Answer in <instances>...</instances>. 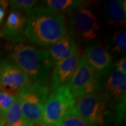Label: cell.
<instances>
[{
  "instance_id": "6da1fadb",
  "label": "cell",
  "mask_w": 126,
  "mask_h": 126,
  "mask_svg": "<svg viewBox=\"0 0 126 126\" xmlns=\"http://www.w3.org/2000/svg\"><path fill=\"white\" fill-rule=\"evenodd\" d=\"M23 35L32 44L49 47L67 34L64 15L47 7L37 6L26 13Z\"/></svg>"
},
{
  "instance_id": "7a4b0ae2",
  "label": "cell",
  "mask_w": 126,
  "mask_h": 126,
  "mask_svg": "<svg viewBox=\"0 0 126 126\" xmlns=\"http://www.w3.org/2000/svg\"><path fill=\"white\" fill-rule=\"evenodd\" d=\"M10 60L30 78L32 83H48V73L53 64L46 49L23 42L16 44L10 53Z\"/></svg>"
},
{
  "instance_id": "3957f363",
  "label": "cell",
  "mask_w": 126,
  "mask_h": 126,
  "mask_svg": "<svg viewBox=\"0 0 126 126\" xmlns=\"http://www.w3.org/2000/svg\"><path fill=\"white\" fill-rule=\"evenodd\" d=\"M49 90L48 83L34 82L28 88L18 94V98L25 122L32 126L43 123L44 107Z\"/></svg>"
},
{
  "instance_id": "277c9868",
  "label": "cell",
  "mask_w": 126,
  "mask_h": 126,
  "mask_svg": "<svg viewBox=\"0 0 126 126\" xmlns=\"http://www.w3.org/2000/svg\"><path fill=\"white\" fill-rule=\"evenodd\" d=\"M107 97L99 92L74 99V109L89 126L103 125L107 114Z\"/></svg>"
},
{
  "instance_id": "5b68a950",
  "label": "cell",
  "mask_w": 126,
  "mask_h": 126,
  "mask_svg": "<svg viewBox=\"0 0 126 126\" xmlns=\"http://www.w3.org/2000/svg\"><path fill=\"white\" fill-rule=\"evenodd\" d=\"M84 2V1H83ZM72 14L69 35L75 41H90L97 36L99 25L93 10L83 3Z\"/></svg>"
},
{
  "instance_id": "8992f818",
  "label": "cell",
  "mask_w": 126,
  "mask_h": 126,
  "mask_svg": "<svg viewBox=\"0 0 126 126\" xmlns=\"http://www.w3.org/2000/svg\"><path fill=\"white\" fill-rule=\"evenodd\" d=\"M74 108V98L64 86L52 90L46 101L43 123L55 126L65 115Z\"/></svg>"
},
{
  "instance_id": "52a82bcc",
  "label": "cell",
  "mask_w": 126,
  "mask_h": 126,
  "mask_svg": "<svg viewBox=\"0 0 126 126\" xmlns=\"http://www.w3.org/2000/svg\"><path fill=\"white\" fill-rule=\"evenodd\" d=\"M98 81V74L81 57L76 71L66 86L75 99L83 94L97 92Z\"/></svg>"
},
{
  "instance_id": "ba28073f",
  "label": "cell",
  "mask_w": 126,
  "mask_h": 126,
  "mask_svg": "<svg viewBox=\"0 0 126 126\" xmlns=\"http://www.w3.org/2000/svg\"><path fill=\"white\" fill-rule=\"evenodd\" d=\"M32 83L30 78L10 59L0 60V90L18 95Z\"/></svg>"
},
{
  "instance_id": "9c48e42d",
  "label": "cell",
  "mask_w": 126,
  "mask_h": 126,
  "mask_svg": "<svg viewBox=\"0 0 126 126\" xmlns=\"http://www.w3.org/2000/svg\"><path fill=\"white\" fill-rule=\"evenodd\" d=\"M99 76L97 91L107 98H111L118 102L126 98V75L110 69Z\"/></svg>"
},
{
  "instance_id": "30bf717a",
  "label": "cell",
  "mask_w": 126,
  "mask_h": 126,
  "mask_svg": "<svg viewBox=\"0 0 126 126\" xmlns=\"http://www.w3.org/2000/svg\"><path fill=\"white\" fill-rule=\"evenodd\" d=\"M81 58V51L78 50L71 56L55 64L51 73V91L67 84L76 71Z\"/></svg>"
},
{
  "instance_id": "8fae6325",
  "label": "cell",
  "mask_w": 126,
  "mask_h": 126,
  "mask_svg": "<svg viewBox=\"0 0 126 126\" xmlns=\"http://www.w3.org/2000/svg\"><path fill=\"white\" fill-rule=\"evenodd\" d=\"M83 58L98 75L107 72L112 66L110 52L98 41H93L87 46Z\"/></svg>"
},
{
  "instance_id": "7c38bea8",
  "label": "cell",
  "mask_w": 126,
  "mask_h": 126,
  "mask_svg": "<svg viewBox=\"0 0 126 126\" xmlns=\"http://www.w3.org/2000/svg\"><path fill=\"white\" fill-rule=\"evenodd\" d=\"M79 50L75 39L66 34L54 44L49 46L46 50L53 64L58 63L75 53Z\"/></svg>"
},
{
  "instance_id": "4fadbf2b",
  "label": "cell",
  "mask_w": 126,
  "mask_h": 126,
  "mask_svg": "<svg viewBox=\"0 0 126 126\" xmlns=\"http://www.w3.org/2000/svg\"><path fill=\"white\" fill-rule=\"evenodd\" d=\"M26 19L25 14L11 10L3 30L4 35L14 43H21L23 40Z\"/></svg>"
},
{
  "instance_id": "5bb4252c",
  "label": "cell",
  "mask_w": 126,
  "mask_h": 126,
  "mask_svg": "<svg viewBox=\"0 0 126 126\" xmlns=\"http://www.w3.org/2000/svg\"><path fill=\"white\" fill-rule=\"evenodd\" d=\"M104 14L107 23L112 26H126V0H110L104 8Z\"/></svg>"
},
{
  "instance_id": "9a60e30c",
  "label": "cell",
  "mask_w": 126,
  "mask_h": 126,
  "mask_svg": "<svg viewBox=\"0 0 126 126\" xmlns=\"http://www.w3.org/2000/svg\"><path fill=\"white\" fill-rule=\"evenodd\" d=\"M80 0H48L46 1V7L60 14H72L83 4Z\"/></svg>"
},
{
  "instance_id": "2e32d148",
  "label": "cell",
  "mask_w": 126,
  "mask_h": 126,
  "mask_svg": "<svg viewBox=\"0 0 126 126\" xmlns=\"http://www.w3.org/2000/svg\"><path fill=\"white\" fill-rule=\"evenodd\" d=\"M4 122V126H23L25 123L18 97L6 113Z\"/></svg>"
},
{
  "instance_id": "e0dca14e",
  "label": "cell",
  "mask_w": 126,
  "mask_h": 126,
  "mask_svg": "<svg viewBox=\"0 0 126 126\" xmlns=\"http://www.w3.org/2000/svg\"><path fill=\"white\" fill-rule=\"evenodd\" d=\"M109 48L116 54H124L126 53V30H118L113 33L109 41Z\"/></svg>"
},
{
  "instance_id": "ac0fdd59",
  "label": "cell",
  "mask_w": 126,
  "mask_h": 126,
  "mask_svg": "<svg viewBox=\"0 0 126 126\" xmlns=\"http://www.w3.org/2000/svg\"><path fill=\"white\" fill-rule=\"evenodd\" d=\"M55 126H89L85 121L76 112L74 108L69 111Z\"/></svg>"
},
{
  "instance_id": "d6986e66",
  "label": "cell",
  "mask_w": 126,
  "mask_h": 126,
  "mask_svg": "<svg viewBox=\"0 0 126 126\" xmlns=\"http://www.w3.org/2000/svg\"><path fill=\"white\" fill-rule=\"evenodd\" d=\"M18 95L6 90H0V116L4 119L9 109L17 98Z\"/></svg>"
},
{
  "instance_id": "ffe728a7",
  "label": "cell",
  "mask_w": 126,
  "mask_h": 126,
  "mask_svg": "<svg viewBox=\"0 0 126 126\" xmlns=\"http://www.w3.org/2000/svg\"><path fill=\"white\" fill-rule=\"evenodd\" d=\"M38 1L35 0H12L9 1V4L13 11L20 13L28 12L37 4Z\"/></svg>"
},
{
  "instance_id": "44dd1931",
  "label": "cell",
  "mask_w": 126,
  "mask_h": 126,
  "mask_svg": "<svg viewBox=\"0 0 126 126\" xmlns=\"http://www.w3.org/2000/svg\"><path fill=\"white\" fill-rule=\"evenodd\" d=\"M113 67L116 70L126 75V57H123L116 62L113 65Z\"/></svg>"
},
{
  "instance_id": "7402d4cb",
  "label": "cell",
  "mask_w": 126,
  "mask_h": 126,
  "mask_svg": "<svg viewBox=\"0 0 126 126\" xmlns=\"http://www.w3.org/2000/svg\"><path fill=\"white\" fill-rule=\"evenodd\" d=\"M9 6V1H0V23L4 20L6 14V9Z\"/></svg>"
},
{
  "instance_id": "603a6c76",
  "label": "cell",
  "mask_w": 126,
  "mask_h": 126,
  "mask_svg": "<svg viewBox=\"0 0 126 126\" xmlns=\"http://www.w3.org/2000/svg\"><path fill=\"white\" fill-rule=\"evenodd\" d=\"M4 125H5L4 119L0 116V126H4Z\"/></svg>"
},
{
  "instance_id": "cb8c5ba5",
  "label": "cell",
  "mask_w": 126,
  "mask_h": 126,
  "mask_svg": "<svg viewBox=\"0 0 126 126\" xmlns=\"http://www.w3.org/2000/svg\"><path fill=\"white\" fill-rule=\"evenodd\" d=\"M23 126H33L32 125H31L30 123H28L27 122H25V123L23 124Z\"/></svg>"
},
{
  "instance_id": "d4e9b609",
  "label": "cell",
  "mask_w": 126,
  "mask_h": 126,
  "mask_svg": "<svg viewBox=\"0 0 126 126\" xmlns=\"http://www.w3.org/2000/svg\"><path fill=\"white\" fill-rule=\"evenodd\" d=\"M41 126H50V125H47V124H42Z\"/></svg>"
}]
</instances>
